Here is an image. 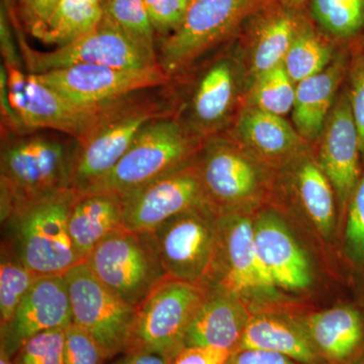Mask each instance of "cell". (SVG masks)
Masks as SVG:
<instances>
[{
    "instance_id": "obj_27",
    "label": "cell",
    "mask_w": 364,
    "mask_h": 364,
    "mask_svg": "<svg viewBox=\"0 0 364 364\" xmlns=\"http://www.w3.org/2000/svg\"><path fill=\"white\" fill-rule=\"evenodd\" d=\"M102 16V0H60L44 25L31 33L45 44L61 47L95 30Z\"/></svg>"
},
{
    "instance_id": "obj_14",
    "label": "cell",
    "mask_w": 364,
    "mask_h": 364,
    "mask_svg": "<svg viewBox=\"0 0 364 364\" xmlns=\"http://www.w3.org/2000/svg\"><path fill=\"white\" fill-rule=\"evenodd\" d=\"M122 200L124 226L136 232L154 231L176 215L210 205L193 160Z\"/></svg>"
},
{
    "instance_id": "obj_16",
    "label": "cell",
    "mask_w": 364,
    "mask_h": 364,
    "mask_svg": "<svg viewBox=\"0 0 364 364\" xmlns=\"http://www.w3.org/2000/svg\"><path fill=\"white\" fill-rule=\"evenodd\" d=\"M318 166L329 179L341 214L347 208L360 181V145L352 116L348 91L335 102L323 132Z\"/></svg>"
},
{
    "instance_id": "obj_6",
    "label": "cell",
    "mask_w": 364,
    "mask_h": 364,
    "mask_svg": "<svg viewBox=\"0 0 364 364\" xmlns=\"http://www.w3.org/2000/svg\"><path fill=\"white\" fill-rule=\"evenodd\" d=\"M219 214L210 207L193 208L151 232L167 277L210 287L220 247Z\"/></svg>"
},
{
    "instance_id": "obj_37",
    "label": "cell",
    "mask_w": 364,
    "mask_h": 364,
    "mask_svg": "<svg viewBox=\"0 0 364 364\" xmlns=\"http://www.w3.org/2000/svg\"><path fill=\"white\" fill-rule=\"evenodd\" d=\"M107 358L90 334L72 323L65 332V364H104Z\"/></svg>"
},
{
    "instance_id": "obj_42",
    "label": "cell",
    "mask_w": 364,
    "mask_h": 364,
    "mask_svg": "<svg viewBox=\"0 0 364 364\" xmlns=\"http://www.w3.org/2000/svg\"><path fill=\"white\" fill-rule=\"evenodd\" d=\"M226 364H305L277 352L261 349H237Z\"/></svg>"
},
{
    "instance_id": "obj_36",
    "label": "cell",
    "mask_w": 364,
    "mask_h": 364,
    "mask_svg": "<svg viewBox=\"0 0 364 364\" xmlns=\"http://www.w3.org/2000/svg\"><path fill=\"white\" fill-rule=\"evenodd\" d=\"M191 0H144L156 36L162 39L178 30Z\"/></svg>"
},
{
    "instance_id": "obj_3",
    "label": "cell",
    "mask_w": 364,
    "mask_h": 364,
    "mask_svg": "<svg viewBox=\"0 0 364 364\" xmlns=\"http://www.w3.org/2000/svg\"><path fill=\"white\" fill-rule=\"evenodd\" d=\"M198 149V139L179 121L165 116L157 117L136 135L116 167L85 193H107L127 198L193 160Z\"/></svg>"
},
{
    "instance_id": "obj_47",
    "label": "cell",
    "mask_w": 364,
    "mask_h": 364,
    "mask_svg": "<svg viewBox=\"0 0 364 364\" xmlns=\"http://www.w3.org/2000/svg\"><path fill=\"white\" fill-rule=\"evenodd\" d=\"M360 364H364V361H363V363H361Z\"/></svg>"
},
{
    "instance_id": "obj_30",
    "label": "cell",
    "mask_w": 364,
    "mask_h": 364,
    "mask_svg": "<svg viewBox=\"0 0 364 364\" xmlns=\"http://www.w3.org/2000/svg\"><path fill=\"white\" fill-rule=\"evenodd\" d=\"M102 18L119 28L157 62V36L144 0H102Z\"/></svg>"
},
{
    "instance_id": "obj_41",
    "label": "cell",
    "mask_w": 364,
    "mask_h": 364,
    "mask_svg": "<svg viewBox=\"0 0 364 364\" xmlns=\"http://www.w3.org/2000/svg\"><path fill=\"white\" fill-rule=\"evenodd\" d=\"M230 352L210 347H183L170 364H226Z\"/></svg>"
},
{
    "instance_id": "obj_24",
    "label": "cell",
    "mask_w": 364,
    "mask_h": 364,
    "mask_svg": "<svg viewBox=\"0 0 364 364\" xmlns=\"http://www.w3.org/2000/svg\"><path fill=\"white\" fill-rule=\"evenodd\" d=\"M299 9L282 6L279 0L254 16L251 75L254 80L282 65L303 14Z\"/></svg>"
},
{
    "instance_id": "obj_40",
    "label": "cell",
    "mask_w": 364,
    "mask_h": 364,
    "mask_svg": "<svg viewBox=\"0 0 364 364\" xmlns=\"http://www.w3.org/2000/svg\"><path fill=\"white\" fill-rule=\"evenodd\" d=\"M20 18L31 33L44 25L51 16L60 0H16Z\"/></svg>"
},
{
    "instance_id": "obj_22",
    "label": "cell",
    "mask_w": 364,
    "mask_h": 364,
    "mask_svg": "<svg viewBox=\"0 0 364 364\" xmlns=\"http://www.w3.org/2000/svg\"><path fill=\"white\" fill-rule=\"evenodd\" d=\"M346 67L344 56L335 57L324 70L296 83L291 117L304 140L314 142L322 136Z\"/></svg>"
},
{
    "instance_id": "obj_8",
    "label": "cell",
    "mask_w": 364,
    "mask_h": 364,
    "mask_svg": "<svg viewBox=\"0 0 364 364\" xmlns=\"http://www.w3.org/2000/svg\"><path fill=\"white\" fill-rule=\"evenodd\" d=\"M72 321L100 344L107 359L123 354L128 346L136 309L97 279L85 260L64 274Z\"/></svg>"
},
{
    "instance_id": "obj_13",
    "label": "cell",
    "mask_w": 364,
    "mask_h": 364,
    "mask_svg": "<svg viewBox=\"0 0 364 364\" xmlns=\"http://www.w3.org/2000/svg\"><path fill=\"white\" fill-rule=\"evenodd\" d=\"M218 224L220 247L210 287L224 289L241 299L277 296V287L256 248L253 222L237 213H227L219 215Z\"/></svg>"
},
{
    "instance_id": "obj_45",
    "label": "cell",
    "mask_w": 364,
    "mask_h": 364,
    "mask_svg": "<svg viewBox=\"0 0 364 364\" xmlns=\"http://www.w3.org/2000/svg\"><path fill=\"white\" fill-rule=\"evenodd\" d=\"M0 364H14L13 358L2 349H0Z\"/></svg>"
},
{
    "instance_id": "obj_15",
    "label": "cell",
    "mask_w": 364,
    "mask_h": 364,
    "mask_svg": "<svg viewBox=\"0 0 364 364\" xmlns=\"http://www.w3.org/2000/svg\"><path fill=\"white\" fill-rule=\"evenodd\" d=\"M196 161L208 202L219 215L235 213L259 195L262 176L255 162L238 146L212 139Z\"/></svg>"
},
{
    "instance_id": "obj_19",
    "label": "cell",
    "mask_w": 364,
    "mask_h": 364,
    "mask_svg": "<svg viewBox=\"0 0 364 364\" xmlns=\"http://www.w3.org/2000/svg\"><path fill=\"white\" fill-rule=\"evenodd\" d=\"M324 364L364 361V310L343 304L296 318Z\"/></svg>"
},
{
    "instance_id": "obj_5",
    "label": "cell",
    "mask_w": 364,
    "mask_h": 364,
    "mask_svg": "<svg viewBox=\"0 0 364 364\" xmlns=\"http://www.w3.org/2000/svg\"><path fill=\"white\" fill-rule=\"evenodd\" d=\"M277 0H191L178 30L160 42L158 65L169 77L188 68Z\"/></svg>"
},
{
    "instance_id": "obj_1",
    "label": "cell",
    "mask_w": 364,
    "mask_h": 364,
    "mask_svg": "<svg viewBox=\"0 0 364 364\" xmlns=\"http://www.w3.org/2000/svg\"><path fill=\"white\" fill-rule=\"evenodd\" d=\"M79 195L75 188H67L14 208L1 218V249L38 277L65 274L83 261L69 233V218Z\"/></svg>"
},
{
    "instance_id": "obj_38",
    "label": "cell",
    "mask_w": 364,
    "mask_h": 364,
    "mask_svg": "<svg viewBox=\"0 0 364 364\" xmlns=\"http://www.w3.org/2000/svg\"><path fill=\"white\" fill-rule=\"evenodd\" d=\"M348 95L352 116L358 132L361 158L364 161V56L361 53H358L352 63Z\"/></svg>"
},
{
    "instance_id": "obj_35",
    "label": "cell",
    "mask_w": 364,
    "mask_h": 364,
    "mask_svg": "<svg viewBox=\"0 0 364 364\" xmlns=\"http://www.w3.org/2000/svg\"><path fill=\"white\" fill-rule=\"evenodd\" d=\"M65 332L50 330L28 339L14 356V364H65Z\"/></svg>"
},
{
    "instance_id": "obj_2",
    "label": "cell",
    "mask_w": 364,
    "mask_h": 364,
    "mask_svg": "<svg viewBox=\"0 0 364 364\" xmlns=\"http://www.w3.org/2000/svg\"><path fill=\"white\" fill-rule=\"evenodd\" d=\"M78 144L70 136L31 133L4 139L0 155L1 218L23 203L73 188Z\"/></svg>"
},
{
    "instance_id": "obj_18",
    "label": "cell",
    "mask_w": 364,
    "mask_h": 364,
    "mask_svg": "<svg viewBox=\"0 0 364 364\" xmlns=\"http://www.w3.org/2000/svg\"><path fill=\"white\" fill-rule=\"evenodd\" d=\"M253 227L257 252L275 287L289 291L309 289L313 282L310 261L286 223L274 212H263Z\"/></svg>"
},
{
    "instance_id": "obj_39",
    "label": "cell",
    "mask_w": 364,
    "mask_h": 364,
    "mask_svg": "<svg viewBox=\"0 0 364 364\" xmlns=\"http://www.w3.org/2000/svg\"><path fill=\"white\" fill-rule=\"evenodd\" d=\"M14 26L9 1L4 0L0 7V50L6 66L23 69L25 63L18 49V38L14 37Z\"/></svg>"
},
{
    "instance_id": "obj_28",
    "label": "cell",
    "mask_w": 364,
    "mask_h": 364,
    "mask_svg": "<svg viewBox=\"0 0 364 364\" xmlns=\"http://www.w3.org/2000/svg\"><path fill=\"white\" fill-rule=\"evenodd\" d=\"M333 53L332 45L303 16L284 67L293 82L299 83L327 68L334 59Z\"/></svg>"
},
{
    "instance_id": "obj_48",
    "label": "cell",
    "mask_w": 364,
    "mask_h": 364,
    "mask_svg": "<svg viewBox=\"0 0 364 364\" xmlns=\"http://www.w3.org/2000/svg\"><path fill=\"white\" fill-rule=\"evenodd\" d=\"M11 1H13V0H11ZM14 1H16V0H14Z\"/></svg>"
},
{
    "instance_id": "obj_10",
    "label": "cell",
    "mask_w": 364,
    "mask_h": 364,
    "mask_svg": "<svg viewBox=\"0 0 364 364\" xmlns=\"http://www.w3.org/2000/svg\"><path fill=\"white\" fill-rule=\"evenodd\" d=\"M159 105H114L85 142L78 144L73 169V188L85 193L116 167L144 127L163 117Z\"/></svg>"
},
{
    "instance_id": "obj_17",
    "label": "cell",
    "mask_w": 364,
    "mask_h": 364,
    "mask_svg": "<svg viewBox=\"0 0 364 364\" xmlns=\"http://www.w3.org/2000/svg\"><path fill=\"white\" fill-rule=\"evenodd\" d=\"M72 323L64 275L41 277L26 293L9 324L0 329V349L13 358L28 339L50 330L67 329Z\"/></svg>"
},
{
    "instance_id": "obj_11",
    "label": "cell",
    "mask_w": 364,
    "mask_h": 364,
    "mask_svg": "<svg viewBox=\"0 0 364 364\" xmlns=\"http://www.w3.org/2000/svg\"><path fill=\"white\" fill-rule=\"evenodd\" d=\"M18 32L21 56L28 73L41 74L77 65L121 69H145L158 65L147 53L105 18L95 30L52 51H36L26 44L18 28Z\"/></svg>"
},
{
    "instance_id": "obj_25",
    "label": "cell",
    "mask_w": 364,
    "mask_h": 364,
    "mask_svg": "<svg viewBox=\"0 0 364 364\" xmlns=\"http://www.w3.org/2000/svg\"><path fill=\"white\" fill-rule=\"evenodd\" d=\"M123 227V200L112 193H80L69 218V233L81 260Z\"/></svg>"
},
{
    "instance_id": "obj_46",
    "label": "cell",
    "mask_w": 364,
    "mask_h": 364,
    "mask_svg": "<svg viewBox=\"0 0 364 364\" xmlns=\"http://www.w3.org/2000/svg\"><path fill=\"white\" fill-rule=\"evenodd\" d=\"M359 53H361V54H363V56H364V38H363V45H361V51L359 52Z\"/></svg>"
},
{
    "instance_id": "obj_43",
    "label": "cell",
    "mask_w": 364,
    "mask_h": 364,
    "mask_svg": "<svg viewBox=\"0 0 364 364\" xmlns=\"http://www.w3.org/2000/svg\"><path fill=\"white\" fill-rule=\"evenodd\" d=\"M166 356L147 351H131L123 353V356L117 359L112 364H170Z\"/></svg>"
},
{
    "instance_id": "obj_12",
    "label": "cell",
    "mask_w": 364,
    "mask_h": 364,
    "mask_svg": "<svg viewBox=\"0 0 364 364\" xmlns=\"http://www.w3.org/2000/svg\"><path fill=\"white\" fill-rule=\"evenodd\" d=\"M36 75L69 102L97 109L123 102L139 91L159 87L170 78L159 65L145 69L77 65Z\"/></svg>"
},
{
    "instance_id": "obj_32",
    "label": "cell",
    "mask_w": 364,
    "mask_h": 364,
    "mask_svg": "<svg viewBox=\"0 0 364 364\" xmlns=\"http://www.w3.org/2000/svg\"><path fill=\"white\" fill-rule=\"evenodd\" d=\"M38 277L11 253L1 249L0 262V329L6 327Z\"/></svg>"
},
{
    "instance_id": "obj_20",
    "label": "cell",
    "mask_w": 364,
    "mask_h": 364,
    "mask_svg": "<svg viewBox=\"0 0 364 364\" xmlns=\"http://www.w3.org/2000/svg\"><path fill=\"white\" fill-rule=\"evenodd\" d=\"M250 317L243 299L208 287L186 330L184 347H210L232 353L238 349Z\"/></svg>"
},
{
    "instance_id": "obj_44",
    "label": "cell",
    "mask_w": 364,
    "mask_h": 364,
    "mask_svg": "<svg viewBox=\"0 0 364 364\" xmlns=\"http://www.w3.org/2000/svg\"><path fill=\"white\" fill-rule=\"evenodd\" d=\"M279 2H280L282 6L289 7V9H299V11H301L306 2H308V0H279Z\"/></svg>"
},
{
    "instance_id": "obj_9",
    "label": "cell",
    "mask_w": 364,
    "mask_h": 364,
    "mask_svg": "<svg viewBox=\"0 0 364 364\" xmlns=\"http://www.w3.org/2000/svg\"><path fill=\"white\" fill-rule=\"evenodd\" d=\"M6 67L9 100L28 133L42 129L52 130L80 144L91 135L114 105L100 109L81 107L45 85L36 74Z\"/></svg>"
},
{
    "instance_id": "obj_4",
    "label": "cell",
    "mask_w": 364,
    "mask_h": 364,
    "mask_svg": "<svg viewBox=\"0 0 364 364\" xmlns=\"http://www.w3.org/2000/svg\"><path fill=\"white\" fill-rule=\"evenodd\" d=\"M85 262L100 282L136 309L168 277L153 234L124 227L100 242Z\"/></svg>"
},
{
    "instance_id": "obj_29",
    "label": "cell",
    "mask_w": 364,
    "mask_h": 364,
    "mask_svg": "<svg viewBox=\"0 0 364 364\" xmlns=\"http://www.w3.org/2000/svg\"><path fill=\"white\" fill-rule=\"evenodd\" d=\"M296 186L306 215L324 237H330L335 226L334 189L318 163L306 161L296 173Z\"/></svg>"
},
{
    "instance_id": "obj_21",
    "label": "cell",
    "mask_w": 364,
    "mask_h": 364,
    "mask_svg": "<svg viewBox=\"0 0 364 364\" xmlns=\"http://www.w3.org/2000/svg\"><path fill=\"white\" fill-rule=\"evenodd\" d=\"M238 72L229 57L217 60L203 72L188 102L186 131L191 136L214 133L226 123L238 93Z\"/></svg>"
},
{
    "instance_id": "obj_34",
    "label": "cell",
    "mask_w": 364,
    "mask_h": 364,
    "mask_svg": "<svg viewBox=\"0 0 364 364\" xmlns=\"http://www.w3.org/2000/svg\"><path fill=\"white\" fill-rule=\"evenodd\" d=\"M342 250L351 269L364 274V170L345 215Z\"/></svg>"
},
{
    "instance_id": "obj_26",
    "label": "cell",
    "mask_w": 364,
    "mask_h": 364,
    "mask_svg": "<svg viewBox=\"0 0 364 364\" xmlns=\"http://www.w3.org/2000/svg\"><path fill=\"white\" fill-rule=\"evenodd\" d=\"M238 349L277 352L305 364H324L296 318L256 314L249 318Z\"/></svg>"
},
{
    "instance_id": "obj_7",
    "label": "cell",
    "mask_w": 364,
    "mask_h": 364,
    "mask_svg": "<svg viewBox=\"0 0 364 364\" xmlns=\"http://www.w3.org/2000/svg\"><path fill=\"white\" fill-rule=\"evenodd\" d=\"M207 287L167 277L136 309L126 352L147 351L169 359L184 347L186 330Z\"/></svg>"
},
{
    "instance_id": "obj_31",
    "label": "cell",
    "mask_w": 364,
    "mask_h": 364,
    "mask_svg": "<svg viewBox=\"0 0 364 364\" xmlns=\"http://www.w3.org/2000/svg\"><path fill=\"white\" fill-rule=\"evenodd\" d=\"M311 16L324 32L340 40L364 30V0H308Z\"/></svg>"
},
{
    "instance_id": "obj_33",
    "label": "cell",
    "mask_w": 364,
    "mask_h": 364,
    "mask_svg": "<svg viewBox=\"0 0 364 364\" xmlns=\"http://www.w3.org/2000/svg\"><path fill=\"white\" fill-rule=\"evenodd\" d=\"M294 97L296 87L284 64L255 79L253 105L262 111L284 117L293 111Z\"/></svg>"
},
{
    "instance_id": "obj_23",
    "label": "cell",
    "mask_w": 364,
    "mask_h": 364,
    "mask_svg": "<svg viewBox=\"0 0 364 364\" xmlns=\"http://www.w3.org/2000/svg\"><path fill=\"white\" fill-rule=\"evenodd\" d=\"M235 135L246 149L269 161L289 159L304 144V139L284 117L254 105L242 111L235 124Z\"/></svg>"
}]
</instances>
